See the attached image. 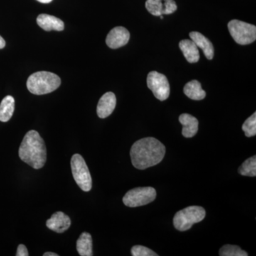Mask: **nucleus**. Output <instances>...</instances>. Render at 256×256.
<instances>
[{
  "mask_svg": "<svg viewBox=\"0 0 256 256\" xmlns=\"http://www.w3.org/2000/svg\"><path fill=\"white\" fill-rule=\"evenodd\" d=\"M166 152L165 146L154 138L139 140L130 150L131 160L134 168L146 170L161 162Z\"/></svg>",
  "mask_w": 256,
  "mask_h": 256,
  "instance_id": "1",
  "label": "nucleus"
},
{
  "mask_svg": "<svg viewBox=\"0 0 256 256\" xmlns=\"http://www.w3.org/2000/svg\"><path fill=\"white\" fill-rule=\"evenodd\" d=\"M18 156L24 162L35 170L41 169L46 162L44 141L36 130L28 131L18 149Z\"/></svg>",
  "mask_w": 256,
  "mask_h": 256,
  "instance_id": "2",
  "label": "nucleus"
},
{
  "mask_svg": "<svg viewBox=\"0 0 256 256\" xmlns=\"http://www.w3.org/2000/svg\"><path fill=\"white\" fill-rule=\"evenodd\" d=\"M60 85V78L56 74L38 72L28 77L26 86L32 94L44 95L54 92Z\"/></svg>",
  "mask_w": 256,
  "mask_h": 256,
  "instance_id": "3",
  "label": "nucleus"
},
{
  "mask_svg": "<svg viewBox=\"0 0 256 256\" xmlns=\"http://www.w3.org/2000/svg\"><path fill=\"white\" fill-rule=\"evenodd\" d=\"M206 216V210L202 206H192L180 210L173 218L175 228L185 232L192 228L194 224L203 220Z\"/></svg>",
  "mask_w": 256,
  "mask_h": 256,
  "instance_id": "4",
  "label": "nucleus"
},
{
  "mask_svg": "<svg viewBox=\"0 0 256 256\" xmlns=\"http://www.w3.org/2000/svg\"><path fill=\"white\" fill-rule=\"evenodd\" d=\"M72 174L76 182L84 192L92 188V178L85 160L79 154H74L70 160Z\"/></svg>",
  "mask_w": 256,
  "mask_h": 256,
  "instance_id": "5",
  "label": "nucleus"
},
{
  "mask_svg": "<svg viewBox=\"0 0 256 256\" xmlns=\"http://www.w3.org/2000/svg\"><path fill=\"white\" fill-rule=\"evenodd\" d=\"M228 31L234 41L240 45H248L256 40V26L250 24L234 20L229 22Z\"/></svg>",
  "mask_w": 256,
  "mask_h": 256,
  "instance_id": "6",
  "label": "nucleus"
},
{
  "mask_svg": "<svg viewBox=\"0 0 256 256\" xmlns=\"http://www.w3.org/2000/svg\"><path fill=\"white\" fill-rule=\"evenodd\" d=\"M156 196V190L153 188H138L128 191L122 202L128 207L142 206L154 201Z\"/></svg>",
  "mask_w": 256,
  "mask_h": 256,
  "instance_id": "7",
  "label": "nucleus"
},
{
  "mask_svg": "<svg viewBox=\"0 0 256 256\" xmlns=\"http://www.w3.org/2000/svg\"><path fill=\"white\" fill-rule=\"evenodd\" d=\"M148 86L158 100L163 101L169 98L170 87L169 82L164 74L151 72L146 78Z\"/></svg>",
  "mask_w": 256,
  "mask_h": 256,
  "instance_id": "8",
  "label": "nucleus"
},
{
  "mask_svg": "<svg viewBox=\"0 0 256 256\" xmlns=\"http://www.w3.org/2000/svg\"><path fill=\"white\" fill-rule=\"evenodd\" d=\"M130 32L122 26L112 28L106 38V44L110 48H120L127 44L130 40Z\"/></svg>",
  "mask_w": 256,
  "mask_h": 256,
  "instance_id": "9",
  "label": "nucleus"
},
{
  "mask_svg": "<svg viewBox=\"0 0 256 256\" xmlns=\"http://www.w3.org/2000/svg\"><path fill=\"white\" fill-rule=\"evenodd\" d=\"M70 224L72 222L68 216L62 212H56L46 222L47 228L58 234L64 233L68 230Z\"/></svg>",
  "mask_w": 256,
  "mask_h": 256,
  "instance_id": "10",
  "label": "nucleus"
},
{
  "mask_svg": "<svg viewBox=\"0 0 256 256\" xmlns=\"http://www.w3.org/2000/svg\"><path fill=\"white\" fill-rule=\"evenodd\" d=\"M116 106V95L108 92L100 98L97 106V114L100 118H106L114 112Z\"/></svg>",
  "mask_w": 256,
  "mask_h": 256,
  "instance_id": "11",
  "label": "nucleus"
},
{
  "mask_svg": "<svg viewBox=\"0 0 256 256\" xmlns=\"http://www.w3.org/2000/svg\"><path fill=\"white\" fill-rule=\"evenodd\" d=\"M37 24L45 31L50 32L52 30L55 31H63L64 23L60 18L54 16L46 14L38 15L36 20Z\"/></svg>",
  "mask_w": 256,
  "mask_h": 256,
  "instance_id": "12",
  "label": "nucleus"
},
{
  "mask_svg": "<svg viewBox=\"0 0 256 256\" xmlns=\"http://www.w3.org/2000/svg\"><path fill=\"white\" fill-rule=\"evenodd\" d=\"M191 40L194 42L197 47H200L203 50L206 58L212 60L214 56V50L212 42L204 36L202 34L197 32H192L190 34Z\"/></svg>",
  "mask_w": 256,
  "mask_h": 256,
  "instance_id": "13",
  "label": "nucleus"
},
{
  "mask_svg": "<svg viewBox=\"0 0 256 256\" xmlns=\"http://www.w3.org/2000/svg\"><path fill=\"white\" fill-rule=\"evenodd\" d=\"M178 120L183 126L182 134L184 137L191 138L198 132V120L191 114H182L178 118Z\"/></svg>",
  "mask_w": 256,
  "mask_h": 256,
  "instance_id": "14",
  "label": "nucleus"
},
{
  "mask_svg": "<svg viewBox=\"0 0 256 256\" xmlns=\"http://www.w3.org/2000/svg\"><path fill=\"white\" fill-rule=\"evenodd\" d=\"M178 46L188 63L194 64L198 62L200 58V52L198 47L192 40H182Z\"/></svg>",
  "mask_w": 256,
  "mask_h": 256,
  "instance_id": "15",
  "label": "nucleus"
},
{
  "mask_svg": "<svg viewBox=\"0 0 256 256\" xmlns=\"http://www.w3.org/2000/svg\"><path fill=\"white\" fill-rule=\"evenodd\" d=\"M184 92L192 100H201L206 97V92L202 89L201 84L196 80L188 82L184 88Z\"/></svg>",
  "mask_w": 256,
  "mask_h": 256,
  "instance_id": "16",
  "label": "nucleus"
},
{
  "mask_svg": "<svg viewBox=\"0 0 256 256\" xmlns=\"http://www.w3.org/2000/svg\"><path fill=\"white\" fill-rule=\"evenodd\" d=\"M76 249L79 255L82 256H92V235L88 232L80 234L76 242Z\"/></svg>",
  "mask_w": 256,
  "mask_h": 256,
  "instance_id": "17",
  "label": "nucleus"
},
{
  "mask_svg": "<svg viewBox=\"0 0 256 256\" xmlns=\"http://www.w3.org/2000/svg\"><path fill=\"white\" fill-rule=\"evenodd\" d=\"M15 101L14 98L8 96L3 99L0 104V121L8 122L12 117L14 111Z\"/></svg>",
  "mask_w": 256,
  "mask_h": 256,
  "instance_id": "18",
  "label": "nucleus"
},
{
  "mask_svg": "<svg viewBox=\"0 0 256 256\" xmlns=\"http://www.w3.org/2000/svg\"><path fill=\"white\" fill-rule=\"evenodd\" d=\"M238 173L242 176H256V156L246 160L242 166L239 168Z\"/></svg>",
  "mask_w": 256,
  "mask_h": 256,
  "instance_id": "19",
  "label": "nucleus"
},
{
  "mask_svg": "<svg viewBox=\"0 0 256 256\" xmlns=\"http://www.w3.org/2000/svg\"><path fill=\"white\" fill-rule=\"evenodd\" d=\"M146 10L154 16H161L164 13V0H146Z\"/></svg>",
  "mask_w": 256,
  "mask_h": 256,
  "instance_id": "20",
  "label": "nucleus"
},
{
  "mask_svg": "<svg viewBox=\"0 0 256 256\" xmlns=\"http://www.w3.org/2000/svg\"><path fill=\"white\" fill-rule=\"evenodd\" d=\"M220 256H248L247 252L242 250L238 246L225 245L220 250Z\"/></svg>",
  "mask_w": 256,
  "mask_h": 256,
  "instance_id": "21",
  "label": "nucleus"
},
{
  "mask_svg": "<svg viewBox=\"0 0 256 256\" xmlns=\"http://www.w3.org/2000/svg\"><path fill=\"white\" fill-rule=\"evenodd\" d=\"M242 130L248 138L254 137L256 134V112L248 118L242 126Z\"/></svg>",
  "mask_w": 256,
  "mask_h": 256,
  "instance_id": "22",
  "label": "nucleus"
},
{
  "mask_svg": "<svg viewBox=\"0 0 256 256\" xmlns=\"http://www.w3.org/2000/svg\"><path fill=\"white\" fill-rule=\"evenodd\" d=\"M131 254L133 256H158L156 252L148 248L142 246H134L131 249Z\"/></svg>",
  "mask_w": 256,
  "mask_h": 256,
  "instance_id": "23",
  "label": "nucleus"
},
{
  "mask_svg": "<svg viewBox=\"0 0 256 256\" xmlns=\"http://www.w3.org/2000/svg\"><path fill=\"white\" fill-rule=\"evenodd\" d=\"M164 10L163 14H171L178 10L174 0H164Z\"/></svg>",
  "mask_w": 256,
  "mask_h": 256,
  "instance_id": "24",
  "label": "nucleus"
},
{
  "mask_svg": "<svg viewBox=\"0 0 256 256\" xmlns=\"http://www.w3.org/2000/svg\"><path fill=\"white\" fill-rule=\"evenodd\" d=\"M16 256H28V248L23 244H20L18 245V250H16Z\"/></svg>",
  "mask_w": 256,
  "mask_h": 256,
  "instance_id": "25",
  "label": "nucleus"
},
{
  "mask_svg": "<svg viewBox=\"0 0 256 256\" xmlns=\"http://www.w3.org/2000/svg\"><path fill=\"white\" fill-rule=\"evenodd\" d=\"M5 45H6V42H5L4 38L0 36V50L4 48Z\"/></svg>",
  "mask_w": 256,
  "mask_h": 256,
  "instance_id": "26",
  "label": "nucleus"
},
{
  "mask_svg": "<svg viewBox=\"0 0 256 256\" xmlns=\"http://www.w3.org/2000/svg\"><path fill=\"white\" fill-rule=\"evenodd\" d=\"M44 256H58V254H55V252H46L44 254Z\"/></svg>",
  "mask_w": 256,
  "mask_h": 256,
  "instance_id": "27",
  "label": "nucleus"
},
{
  "mask_svg": "<svg viewBox=\"0 0 256 256\" xmlns=\"http://www.w3.org/2000/svg\"><path fill=\"white\" fill-rule=\"evenodd\" d=\"M37 1L40 2L44 3V4H46V3H50L52 0H37Z\"/></svg>",
  "mask_w": 256,
  "mask_h": 256,
  "instance_id": "28",
  "label": "nucleus"
}]
</instances>
